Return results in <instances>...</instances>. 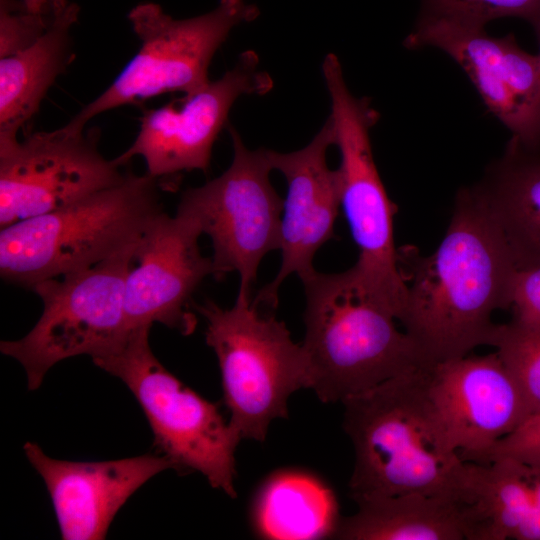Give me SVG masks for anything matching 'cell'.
<instances>
[{"instance_id":"cell-1","label":"cell","mask_w":540,"mask_h":540,"mask_svg":"<svg viewBox=\"0 0 540 540\" xmlns=\"http://www.w3.org/2000/svg\"><path fill=\"white\" fill-rule=\"evenodd\" d=\"M407 286L399 321L430 363L491 346L498 309H510L517 271L498 222L478 187L461 190L437 249L398 250Z\"/></svg>"},{"instance_id":"cell-2","label":"cell","mask_w":540,"mask_h":540,"mask_svg":"<svg viewBox=\"0 0 540 540\" xmlns=\"http://www.w3.org/2000/svg\"><path fill=\"white\" fill-rule=\"evenodd\" d=\"M430 365L342 401L355 451L349 482L355 501L409 492L458 498L465 461L431 397Z\"/></svg>"},{"instance_id":"cell-3","label":"cell","mask_w":540,"mask_h":540,"mask_svg":"<svg viewBox=\"0 0 540 540\" xmlns=\"http://www.w3.org/2000/svg\"><path fill=\"white\" fill-rule=\"evenodd\" d=\"M306 327L302 347L308 388L325 403L342 402L388 379L429 364L400 331L394 314L362 285L354 269L315 271L302 280Z\"/></svg>"},{"instance_id":"cell-4","label":"cell","mask_w":540,"mask_h":540,"mask_svg":"<svg viewBox=\"0 0 540 540\" xmlns=\"http://www.w3.org/2000/svg\"><path fill=\"white\" fill-rule=\"evenodd\" d=\"M162 190L147 173L0 232V275L32 289L37 283L94 266L137 243L163 212Z\"/></svg>"},{"instance_id":"cell-5","label":"cell","mask_w":540,"mask_h":540,"mask_svg":"<svg viewBox=\"0 0 540 540\" xmlns=\"http://www.w3.org/2000/svg\"><path fill=\"white\" fill-rule=\"evenodd\" d=\"M195 310L206 320L205 340L218 360L230 425L242 439L264 441L270 423L287 418L289 396L308 388L302 345L272 309L253 299L237 298L228 309L207 300Z\"/></svg>"},{"instance_id":"cell-6","label":"cell","mask_w":540,"mask_h":540,"mask_svg":"<svg viewBox=\"0 0 540 540\" xmlns=\"http://www.w3.org/2000/svg\"><path fill=\"white\" fill-rule=\"evenodd\" d=\"M321 71L330 99L334 146L340 155L335 169L340 203L359 253L352 268L364 288L398 320L407 286L394 244L396 207L387 195L371 147L370 130L379 115L367 98L350 92L335 54L325 56Z\"/></svg>"},{"instance_id":"cell-7","label":"cell","mask_w":540,"mask_h":540,"mask_svg":"<svg viewBox=\"0 0 540 540\" xmlns=\"http://www.w3.org/2000/svg\"><path fill=\"white\" fill-rule=\"evenodd\" d=\"M151 326L130 331L113 352L92 359L119 378L142 407L154 435V446L175 470L196 471L213 488L236 497L235 450L242 439L226 422L216 403L187 387L154 355Z\"/></svg>"},{"instance_id":"cell-8","label":"cell","mask_w":540,"mask_h":540,"mask_svg":"<svg viewBox=\"0 0 540 540\" xmlns=\"http://www.w3.org/2000/svg\"><path fill=\"white\" fill-rule=\"evenodd\" d=\"M138 242L94 266L33 286L43 305L38 321L22 338L0 343L1 353L24 368L29 390H37L58 362L99 358L127 339L125 281Z\"/></svg>"},{"instance_id":"cell-9","label":"cell","mask_w":540,"mask_h":540,"mask_svg":"<svg viewBox=\"0 0 540 540\" xmlns=\"http://www.w3.org/2000/svg\"><path fill=\"white\" fill-rule=\"evenodd\" d=\"M259 9L248 0H220L211 11L176 19L152 2L128 14L140 47L120 74L66 126L84 130L92 118L128 104L173 92L192 94L210 82V63L238 25L254 21Z\"/></svg>"},{"instance_id":"cell-10","label":"cell","mask_w":540,"mask_h":540,"mask_svg":"<svg viewBox=\"0 0 540 540\" xmlns=\"http://www.w3.org/2000/svg\"><path fill=\"white\" fill-rule=\"evenodd\" d=\"M233 159L218 177L182 193L178 208L193 215L209 236L212 276L237 272V298L251 301L264 256L279 249L283 199L270 181L268 149H249L230 126Z\"/></svg>"},{"instance_id":"cell-11","label":"cell","mask_w":540,"mask_h":540,"mask_svg":"<svg viewBox=\"0 0 540 540\" xmlns=\"http://www.w3.org/2000/svg\"><path fill=\"white\" fill-rule=\"evenodd\" d=\"M254 51L239 55L235 65L200 90L144 111L131 146L115 158L123 166L144 159L147 174L162 190L173 189L184 172H206L214 143L228 125L234 103L245 95H264L273 88L271 76L259 68Z\"/></svg>"},{"instance_id":"cell-12","label":"cell","mask_w":540,"mask_h":540,"mask_svg":"<svg viewBox=\"0 0 540 540\" xmlns=\"http://www.w3.org/2000/svg\"><path fill=\"white\" fill-rule=\"evenodd\" d=\"M99 130L64 125L0 144V226L67 206L127 173L98 148Z\"/></svg>"},{"instance_id":"cell-13","label":"cell","mask_w":540,"mask_h":540,"mask_svg":"<svg viewBox=\"0 0 540 540\" xmlns=\"http://www.w3.org/2000/svg\"><path fill=\"white\" fill-rule=\"evenodd\" d=\"M406 46H432L451 56L466 72L489 111L522 148L540 152V72L536 55L513 35L493 37L484 26L427 15Z\"/></svg>"},{"instance_id":"cell-14","label":"cell","mask_w":540,"mask_h":540,"mask_svg":"<svg viewBox=\"0 0 540 540\" xmlns=\"http://www.w3.org/2000/svg\"><path fill=\"white\" fill-rule=\"evenodd\" d=\"M203 234L196 218L178 208L161 212L140 238L127 273L124 307L131 330L160 323L182 335L197 326L192 296L213 273L211 257L202 255Z\"/></svg>"},{"instance_id":"cell-15","label":"cell","mask_w":540,"mask_h":540,"mask_svg":"<svg viewBox=\"0 0 540 540\" xmlns=\"http://www.w3.org/2000/svg\"><path fill=\"white\" fill-rule=\"evenodd\" d=\"M429 391L463 461H480L529 417L524 395L497 352L431 363Z\"/></svg>"},{"instance_id":"cell-16","label":"cell","mask_w":540,"mask_h":540,"mask_svg":"<svg viewBox=\"0 0 540 540\" xmlns=\"http://www.w3.org/2000/svg\"><path fill=\"white\" fill-rule=\"evenodd\" d=\"M334 146L332 125L327 118L312 140L292 152L268 149L273 170L287 183L280 224L281 265L272 282L262 288L253 301L269 309L278 304L281 284L291 274L302 281L316 270L317 251L334 235L340 193L336 170L327 163V152Z\"/></svg>"},{"instance_id":"cell-17","label":"cell","mask_w":540,"mask_h":540,"mask_svg":"<svg viewBox=\"0 0 540 540\" xmlns=\"http://www.w3.org/2000/svg\"><path fill=\"white\" fill-rule=\"evenodd\" d=\"M23 450L46 485L64 540L105 539L127 500L156 474L175 469L162 454L79 462L51 458L34 442Z\"/></svg>"},{"instance_id":"cell-18","label":"cell","mask_w":540,"mask_h":540,"mask_svg":"<svg viewBox=\"0 0 540 540\" xmlns=\"http://www.w3.org/2000/svg\"><path fill=\"white\" fill-rule=\"evenodd\" d=\"M466 540H540V468L465 461L458 493Z\"/></svg>"},{"instance_id":"cell-19","label":"cell","mask_w":540,"mask_h":540,"mask_svg":"<svg viewBox=\"0 0 540 540\" xmlns=\"http://www.w3.org/2000/svg\"><path fill=\"white\" fill-rule=\"evenodd\" d=\"M51 4L46 31L29 47L0 58V144L18 140L19 130L72 61L71 29L79 6L70 0H51Z\"/></svg>"},{"instance_id":"cell-20","label":"cell","mask_w":540,"mask_h":540,"mask_svg":"<svg viewBox=\"0 0 540 540\" xmlns=\"http://www.w3.org/2000/svg\"><path fill=\"white\" fill-rule=\"evenodd\" d=\"M355 514L340 520L334 537L345 540H465L458 498L409 492L355 501Z\"/></svg>"},{"instance_id":"cell-21","label":"cell","mask_w":540,"mask_h":540,"mask_svg":"<svg viewBox=\"0 0 540 540\" xmlns=\"http://www.w3.org/2000/svg\"><path fill=\"white\" fill-rule=\"evenodd\" d=\"M503 231L517 269L540 263V154L511 141L477 186Z\"/></svg>"},{"instance_id":"cell-22","label":"cell","mask_w":540,"mask_h":540,"mask_svg":"<svg viewBox=\"0 0 540 540\" xmlns=\"http://www.w3.org/2000/svg\"><path fill=\"white\" fill-rule=\"evenodd\" d=\"M259 534L269 539H319L333 536L338 523L332 492L310 475L285 471L260 490L254 508Z\"/></svg>"},{"instance_id":"cell-23","label":"cell","mask_w":540,"mask_h":540,"mask_svg":"<svg viewBox=\"0 0 540 540\" xmlns=\"http://www.w3.org/2000/svg\"><path fill=\"white\" fill-rule=\"evenodd\" d=\"M491 346L519 385L529 416L540 412V326L513 318L497 324Z\"/></svg>"},{"instance_id":"cell-24","label":"cell","mask_w":540,"mask_h":540,"mask_svg":"<svg viewBox=\"0 0 540 540\" xmlns=\"http://www.w3.org/2000/svg\"><path fill=\"white\" fill-rule=\"evenodd\" d=\"M428 15L484 26L507 16L521 17L532 24L540 18V0H427Z\"/></svg>"},{"instance_id":"cell-25","label":"cell","mask_w":540,"mask_h":540,"mask_svg":"<svg viewBox=\"0 0 540 540\" xmlns=\"http://www.w3.org/2000/svg\"><path fill=\"white\" fill-rule=\"evenodd\" d=\"M52 18L51 0L38 12L20 0H0V58L32 45L48 28Z\"/></svg>"},{"instance_id":"cell-26","label":"cell","mask_w":540,"mask_h":540,"mask_svg":"<svg viewBox=\"0 0 540 540\" xmlns=\"http://www.w3.org/2000/svg\"><path fill=\"white\" fill-rule=\"evenodd\" d=\"M504 457L540 468V412L529 416L475 463H487Z\"/></svg>"},{"instance_id":"cell-27","label":"cell","mask_w":540,"mask_h":540,"mask_svg":"<svg viewBox=\"0 0 540 540\" xmlns=\"http://www.w3.org/2000/svg\"><path fill=\"white\" fill-rule=\"evenodd\" d=\"M510 309L513 319L540 326V263L517 269Z\"/></svg>"},{"instance_id":"cell-28","label":"cell","mask_w":540,"mask_h":540,"mask_svg":"<svg viewBox=\"0 0 540 540\" xmlns=\"http://www.w3.org/2000/svg\"><path fill=\"white\" fill-rule=\"evenodd\" d=\"M28 9L34 12L41 11L49 0H21Z\"/></svg>"},{"instance_id":"cell-29","label":"cell","mask_w":540,"mask_h":540,"mask_svg":"<svg viewBox=\"0 0 540 540\" xmlns=\"http://www.w3.org/2000/svg\"><path fill=\"white\" fill-rule=\"evenodd\" d=\"M533 25L536 29L538 40L540 43V18ZM536 57H537V62H538V67H539V72H540V52L538 55H536Z\"/></svg>"}]
</instances>
